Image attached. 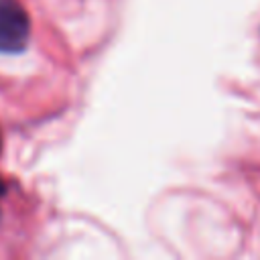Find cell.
Wrapping results in <instances>:
<instances>
[{
    "label": "cell",
    "instance_id": "obj_2",
    "mask_svg": "<svg viewBox=\"0 0 260 260\" xmlns=\"http://www.w3.org/2000/svg\"><path fill=\"white\" fill-rule=\"evenodd\" d=\"M2 195H4V185L0 183V197H2Z\"/></svg>",
    "mask_w": 260,
    "mask_h": 260
},
{
    "label": "cell",
    "instance_id": "obj_1",
    "mask_svg": "<svg viewBox=\"0 0 260 260\" xmlns=\"http://www.w3.org/2000/svg\"><path fill=\"white\" fill-rule=\"evenodd\" d=\"M30 39V20L18 0H0V53H22Z\"/></svg>",
    "mask_w": 260,
    "mask_h": 260
}]
</instances>
